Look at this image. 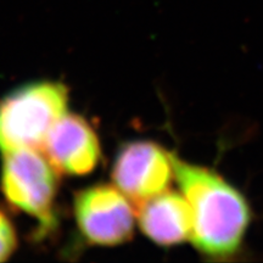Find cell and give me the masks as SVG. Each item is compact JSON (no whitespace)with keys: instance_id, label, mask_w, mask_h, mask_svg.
Wrapping results in <instances>:
<instances>
[{"instance_id":"obj_1","label":"cell","mask_w":263,"mask_h":263,"mask_svg":"<svg viewBox=\"0 0 263 263\" xmlns=\"http://www.w3.org/2000/svg\"><path fill=\"white\" fill-rule=\"evenodd\" d=\"M174 178L193 212L190 241L212 261L230 262L246 254L254 210L245 194L222 174L172 154Z\"/></svg>"},{"instance_id":"obj_2","label":"cell","mask_w":263,"mask_h":263,"mask_svg":"<svg viewBox=\"0 0 263 263\" xmlns=\"http://www.w3.org/2000/svg\"><path fill=\"white\" fill-rule=\"evenodd\" d=\"M67 104V87L59 82H33L12 90L0 100V150L43 147Z\"/></svg>"},{"instance_id":"obj_3","label":"cell","mask_w":263,"mask_h":263,"mask_svg":"<svg viewBox=\"0 0 263 263\" xmlns=\"http://www.w3.org/2000/svg\"><path fill=\"white\" fill-rule=\"evenodd\" d=\"M58 171L38 149H17L4 153L2 190L9 203L34 217L41 233L57 223L54 212L58 192Z\"/></svg>"},{"instance_id":"obj_4","label":"cell","mask_w":263,"mask_h":263,"mask_svg":"<svg viewBox=\"0 0 263 263\" xmlns=\"http://www.w3.org/2000/svg\"><path fill=\"white\" fill-rule=\"evenodd\" d=\"M74 216L82 235L95 245L123 244L134 232V209L117 186L97 184L74 196Z\"/></svg>"},{"instance_id":"obj_5","label":"cell","mask_w":263,"mask_h":263,"mask_svg":"<svg viewBox=\"0 0 263 263\" xmlns=\"http://www.w3.org/2000/svg\"><path fill=\"white\" fill-rule=\"evenodd\" d=\"M174 176L172 154L149 140L127 143L112 167L115 185L136 211L146 201L168 190Z\"/></svg>"},{"instance_id":"obj_6","label":"cell","mask_w":263,"mask_h":263,"mask_svg":"<svg viewBox=\"0 0 263 263\" xmlns=\"http://www.w3.org/2000/svg\"><path fill=\"white\" fill-rule=\"evenodd\" d=\"M42 149L58 172L70 176L90 173L101 155L95 130L73 114H65L52 126Z\"/></svg>"},{"instance_id":"obj_7","label":"cell","mask_w":263,"mask_h":263,"mask_svg":"<svg viewBox=\"0 0 263 263\" xmlns=\"http://www.w3.org/2000/svg\"><path fill=\"white\" fill-rule=\"evenodd\" d=\"M137 211L140 229L156 244L178 245L192 238L193 212L183 194L166 190Z\"/></svg>"},{"instance_id":"obj_8","label":"cell","mask_w":263,"mask_h":263,"mask_svg":"<svg viewBox=\"0 0 263 263\" xmlns=\"http://www.w3.org/2000/svg\"><path fill=\"white\" fill-rule=\"evenodd\" d=\"M17 246L14 226L9 217L0 210V262L6 261Z\"/></svg>"}]
</instances>
